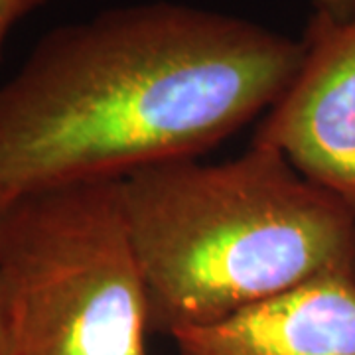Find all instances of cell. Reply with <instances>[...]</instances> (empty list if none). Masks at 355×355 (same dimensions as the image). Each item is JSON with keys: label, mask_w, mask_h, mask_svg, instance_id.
I'll return each mask as SVG.
<instances>
[{"label": "cell", "mask_w": 355, "mask_h": 355, "mask_svg": "<svg viewBox=\"0 0 355 355\" xmlns=\"http://www.w3.org/2000/svg\"><path fill=\"white\" fill-rule=\"evenodd\" d=\"M302 55L265 26L174 2L55 28L0 85V190L196 158L268 111Z\"/></svg>", "instance_id": "cell-1"}, {"label": "cell", "mask_w": 355, "mask_h": 355, "mask_svg": "<svg viewBox=\"0 0 355 355\" xmlns=\"http://www.w3.org/2000/svg\"><path fill=\"white\" fill-rule=\"evenodd\" d=\"M150 331L214 326L312 280L355 279V216L275 148L121 180Z\"/></svg>", "instance_id": "cell-2"}, {"label": "cell", "mask_w": 355, "mask_h": 355, "mask_svg": "<svg viewBox=\"0 0 355 355\" xmlns=\"http://www.w3.org/2000/svg\"><path fill=\"white\" fill-rule=\"evenodd\" d=\"M0 280L18 355H148V298L121 180L12 196L0 211Z\"/></svg>", "instance_id": "cell-3"}, {"label": "cell", "mask_w": 355, "mask_h": 355, "mask_svg": "<svg viewBox=\"0 0 355 355\" xmlns=\"http://www.w3.org/2000/svg\"><path fill=\"white\" fill-rule=\"evenodd\" d=\"M302 44V64L253 142L279 150L355 216V18L314 14Z\"/></svg>", "instance_id": "cell-4"}, {"label": "cell", "mask_w": 355, "mask_h": 355, "mask_svg": "<svg viewBox=\"0 0 355 355\" xmlns=\"http://www.w3.org/2000/svg\"><path fill=\"white\" fill-rule=\"evenodd\" d=\"M172 338L180 355H355V279L312 280Z\"/></svg>", "instance_id": "cell-5"}, {"label": "cell", "mask_w": 355, "mask_h": 355, "mask_svg": "<svg viewBox=\"0 0 355 355\" xmlns=\"http://www.w3.org/2000/svg\"><path fill=\"white\" fill-rule=\"evenodd\" d=\"M0 355H18L16 326L2 280H0Z\"/></svg>", "instance_id": "cell-6"}, {"label": "cell", "mask_w": 355, "mask_h": 355, "mask_svg": "<svg viewBox=\"0 0 355 355\" xmlns=\"http://www.w3.org/2000/svg\"><path fill=\"white\" fill-rule=\"evenodd\" d=\"M46 2L50 0H0V32L6 36L12 24Z\"/></svg>", "instance_id": "cell-7"}, {"label": "cell", "mask_w": 355, "mask_h": 355, "mask_svg": "<svg viewBox=\"0 0 355 355\" xmlns=\"http://www.w3.org/2000/svg\"><path fill=\"white\" fill-rule=\"evenodd\" d=\"M320 16H326L334 22H347L355 18V0H312Z\"/></svg>", "instance_id": "cell-8"}, {"label": "cell", "mask_w": 355, "mask_h": 355, "mask_svg": "<svg viewBox=\"0 0 355 355\" xmlns=\"http://www.w3.org/2000/svg\"><path fill=\"white\" fill-rule=\"evenodd\" d=\"M8 200H10V196H6L4 191L0 190V211H2V207L6 205V202H8Z\"/></svg>", "instance_id": "cell-9"}, {"label": "cell", "mask_w": 355, "mask_h": 355, "mask_svg": "<svg viewBox=\"0 0 355 355\" xmlns=\"http://www.w3.org/2000/svg\"><path fill=\"white\" fill-rule=\"evenodd\" d=\"M4 38H6V36H4V34L0 32V46H2V42H4Z\"/></svg>", "instance_id": "cell-10"}]
</instances>
